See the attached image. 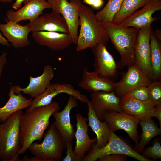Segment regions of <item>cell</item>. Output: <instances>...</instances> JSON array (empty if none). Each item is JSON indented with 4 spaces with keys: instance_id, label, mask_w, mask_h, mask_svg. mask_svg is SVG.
Here are the masks:
<instances>
[{
    "instance_id": "cell-1",
    "label": "cell",
    "mask_w": 161,
    "mask_h": 161,
    "mask_svg": "<svg viewBox=\"0 0 161 161\" xmlns=\"http://www.w3.org/2000/svg\"><path fill=\"white\" fill-rule=\"evenodd\" d=\"M60 108L58 103L53 101L48 105L35 108L30 112L23 114L20 122L21 146L20 155L24 153L35 141H41L45 131L50 124V117Z\"/></svg>"
},
{
    "instance_id": "cell-2",
    "label": "cell",
    "mask_w": 161,
    "mask_h": 161,
    "mask_svg": "<svg viewBox=\"0 0 161 161\" xmlns=\"http://www.w3.org/2000/svg\"><path fill=\"white\" fill-rule=\"evenodd\" d=\"M79 17L80 29L76 44L77 52L91 49L98 44L109 41L105 30L91 8L82 4L80 8Z\"/></svg>"
},
{
    "instance_id": "cell-3",
    "label": "cell",
    "mask_w": 161,
    "mask_h": 161,
    "mask_svg": "<svg viewBox=\"0 0 161 161\" xmlns=\"http://www.w3.org/2000/svg\"><path fill=\"white\" fill-rule=\"evenodd\" d=\"M101 24L120 55V60L118 64V68L123 69L134 64L135 45L139 29L112 23Z\"/></svg>"
},
{
    "instance_id": "cell-4",
    "label": "cell",
    "mask_w": 161,
    "mask_h": 161,
    "mask_svg": "<svg viewBox=\"0 0 161 161\" xmlns=\"http://www.w3.org/2000/svg\"><path fill=\"white\" fill-rule=\"evenodd\" d=\"M23 114L22 110H18L0 123V161H20V122Z\"/></svg>"
},
{
    "instance_id": "cell-5",
    "label": "cell",
    "mask_w": 161,
    "mask_h": 161,
    "mask_svg": "<svg viewBox=\"0 0 161 161\" xmlns=\"http://www.w3.org/2000/svg\"><path fill=\"white\" fill-rule=\"evenodd\" d=\"M66 148L65 140L53 123L44 135L43 142H33L28 149L40 161H59Z\"/></svg>"
},
{
    "instance_id": "cell-6",
    "label": "cell",
    "mask_w": 161,
    "mask_h": 161,
    "mask_svg": "<svg viewBox=\"0 0 161 161\" xmlns=\"http://www.w3.org/2000/svg\"><path fill=\"white\" fill-rule=\"evenodd\" d=\"M87 154L82 159L83 161H95L104 156L113 154H123L140 161H152L140 154L111 131L106 144L99 148L92 144Z\"/></svg>"
},
{
    "instance_id": "cell-7",
    "label": "cell",
    "mask_w": 161,
    "mask_h": 161,
    "mask_svg": "<svg viewBox=\"0 0 161 161\" xmlns=\"http://www.w3.org/2000/svg\"><path fill=\"white\" fill-rule=\"evenodd\" d=\"M51 9L61 15L67 24L72 41L76 44L78 36V30L80 25V8L82 4L81 0H46Z\"/></svg>"
},
{
    "instance_id": "cell-8",
    "label": "cell",
    "mask_w": 161,
    "mask_h": 161,
    "mask_svg": "<svg viewBox=\"0 0 161 161\" xmlns=\"http://www.w3.org/2000/svg\"><path fill=\"white\" fill-rule=\"evenodd\" d=\"M62 93L72 96L77 100L83 103H87L89 100L86 95L75 89L71 84L51 83L42 93L34 98L31 105L24 113L30 112L35 108L48 105L52 101L54 97Z\"/></svg>"
},
{
    "instance_id": "cell-9",
    "label": "cell",
    "mask_w": 161,
    "mask_h": 161,
    "mask_svg": "<svg viewBox=\"0 0 161 161\" xmlns=\"http://www.w3.org/2000/svg\"><path fill=\"white\" fill-rule=\"evenodd\" d=\"M152 30L151 25L138 30L134 48L135 64L149 78L151 71L150 40Z\"/></svg>"
},
{
    "instance_id": "cell-10",
    "label": "cell",
    "mask_w": 161,
    "mask_h": 161,
    "mask_svg": "<svg viewBox=\"0 0 161 161\" xmlns=\"http://www.w3.org/2000/svg\"><path fill=\"white\" fill-rule=\"evenodd\" d=\"M107 42L98 44L91 48L94 55V72L99 76L112 79L118 74V64L106 48Z\"/></svg>"
},
{
    "instance_id": "cell-11",
    "label": "cell",
    "mask_w": 161,
    "mask_h": 161,
    "mask_svg": "<svg viewBox=\"0 0 161 161\" xmlns=\"http://www.w3.org/2000/svg\"><path fill=\"white\" fill-rule=\"evenodd\" d=\"M120 99L114 92L100 91L92 92L89 101L97 117L103 121L107 113L112 112H124L120 107Z\"/></svg>"
},
{
    "instance_id": "cell-12",
    "label": "cell",
    "mask_w": 161,
    "mask_h": 161,
    "mask_svg": "<svg viewBox=\"0 0 161 161\" xmlns=\"http://www.w3.org/2000/svg\"><path fill=\"white\" fill-rule=\"evenodd\" d=\"M104 119L111 131L115 132L119 129H123L136 144L138 143L139 137L137 129L140 120L138 118L124 112H112L106 114Z\"/></svg>"
},
{
    "instance_id": "cell-13",
    "label": "cell",
    "mask_w": 161,
    "mask_h": 161,
    "mask_svg": "<svg viewBox=\"0 0 161 161\" xmlns=\"http://www.w3.org/2000/svg\"><path fill=\"white\" fill-rule=\"evenodd\" d=\"M127 68L121 79L116 83L114 92L119 97H122L139 86H148L152 81L135 64Z\"/></svg>"
},
{
    "instance_id": "cell-14",
    "label": "cell",
    "mask_w": 161,
    "mask_h": 161,
    "mask_svg": "<svg viewBox=\"0 0 161 161\" xmlns=\"http://www.w3.org/2000/svg\"><path fill=\"white\" fill-rule=\"evenodd\" d=\"M161 9V0H150L140 10H137L123 20L119 25L138 29L151 25L160 17H153V14Z\"/></svg>"
},
{
    "instance_id": "cell-15",
    "label": "cell",
    "mask_w": 161,
    "mask_h": 161,
    "mask_svg": "<svg viewBox=\"0 0 161 161\" xmlns=\"http://www.w3.org/2000/svg\"><path fill=\"white\" fill-rule=\"evenodd\" d=\"M27 24L31 32L45 31L69 33L64 18L60 13L53 10L30 21Z\"/></svg>"
},
{
    "instance_id": "cell-16",
    "label": "cell",
    "mask_w": 161,
    "mask_h": 161,
    "mask_svg": "<svg viewBox=\"0 0 161 161\" xmlns=\"http://www.w3.org/2000/svg\"><path fill=\"white\" fill-rule=\"evenodd\" d=\"M54 74L52 67L49 64H47L44 66L41 75L35 77L30 76L29 83L27 87L22 88L18 85L14 86L15 93L18 94L22 92L23 94L28 95L31 98H35L42 93L50 85Z\"/></svg>"
},
{
    "instance_id": "cell-17",
    "label": "cell",
    "mask_w": 161,
    "mask_h": 161,
    "mask_svg": "<svg viewBox=\"0 0 161 161\" xmlns=\"http://www.w3.org/2000/svg\"><path fill=\"white\" fill-rule=\"evenodd\" d=\"M157 106L151 101H140L127 95L120 99V106L123 112L140 120L154 117Z\"/></svg>"
},
{
    "instance_id": "cell-18",
    "label": "cell",
    "mask_w": 161,
    "mask_h": 161,
    "mask_svg": "<svg viewBox=\"0 0 161 161\" xmlns=\"http://www.w3.org/2000/svg\"><path fill=\"white\" fill-rule=\"evenodd\" d=\"M51 8L50 4L46 0H30L17 11L12 9L8 10L5 20L17 23L22 21H32L43 15L44 10Z\"/></svg>"
},
{
    "instance_id": "cell-19",
    "label": "cell",
    "mask_w": 161,
    "mask_h": 161,
    "mask_svg": "<svg viewBox=\"0 0 161 161\" xmlns=\"http://www.w3.org/2000/svg\"><path fill=\"white\" fill-rule=\"evenodd\" d=\"M32 32V37L36 43L53 51L63 50L69 47L72 43L69 33L45 31Z\"/></svg>"
},
{
    "instance_id": "cell-20",
    "label": "cell",
    "mask_w": 161,
    "mask_h": 161,
    "mask_svg": "<svg viewBox=\"0 0 161 161\" xmlns=\"http://www.w3.org/2000/svg\"><path fill=\"white\" fill-rule=\"evenodd\" d=\"M76 131L75 132L76 144L74 150L77 161H81L93 143L97 141L96 137L91 139L88 133V119L80 113L76 115Z\"/></svg>"
},
{
    "instance_id": "cell-21",
    "label": "cell",
    "mask_w": 161,
    "mask_h": 161,
    "mask_svg": "<svg viewBox=\"0 0 161 161\" xmlns=\"http://www.w3.org/2000/svg\"><path fill=\"white\" fill-rule=\"evenodd\" d=\"M78 105L77 100L72 96L70 95L67 103L63 109L60 112H55L52 115L55 119L53 123L65 142L67 141L72 140L75 138V131L71 123L70 113L72 109Z\"/></svg>"
},
{
    "instance_id": "cell-22",
    "label": "cell",
    "mask_w": 161,
    "mask_h": 161,
    "mask_svg": "<svg viewBox=\"0 0 161 161\" xmlns=\"http://www.w3.org/2000/svg\"><path fill=\"white\" fill-rule=\"evenodd\" d=\"M5 24L0 23V31L16 49L24 47L30 44L28 36L31 32L27 25H21L12 21L5 20Z\"/></svg>"
},
{
    "instance_id": "cell-23",
    "label": "cell",
    "mask_w": 161,
    "mask_h": 161,
    "mask_svg": "<svg viewBox=\"0 0 161 161\" xmlns=\"http://www.w3.org/2000/svg\"><path fill=\"white\" fill-rule=\"evenodd\" d=\"M81 88L92 92H114L116 82L112 79L101 77L95 72H89L84 68L81 79L78 83Z\"/></svg>"
},
{
    "instance_id": "cell-24",
    "label": "cell",
    "mask_w": 161,
    "mask_h": 161,
    "mask_svg": "<svg viewBox=\"0 0 161 161\" xmlns=\"http://www.w3.org/2000/svg\"><path fill=\"white\" fill-rule=\"evenodd\" d=\"M8 96L9 98L7 102L4 106L0 107V123L5 122L17 111L28 108L32 100L31 98L27 99L21 92L16 94L12 85L10 86Z\"/></svg>"
},
{
    "instance_id": "cell-25",
    "label": "cell",
    "mask_w": 161,
    "mask_h": 161,
    "mask_svg": "<svg viewBox=\"0 0 161 161\" xmlns=\"http://www.w3.org/2000/svg\"><path fill=\"white\" fill-rule=\"evenodd\" d=\"M86 103L88 108V126L96 134L97 143H94L95 146L100 148L105 145L108 143L111 131L105 121L102 122L98 118L89 100Z\"/></svg>"
},
{
    "instance_id": "cell-26",
    "label": "cell",
    "mask_w": 161,
    "mask_h": 161,
    "mask_svg": "<svg viewBox=\"0 0 161 161\" xmlns=\"http://www.w3.org/2000/svg\"><path fill=\"white\" fill-rule=\"evenodd\" d=\"M160 40L155 36L152 30L150 40L151 71L149 76L151 81L161 79V45Z\"/></svg>"
},
{
    "instance_id": "cell-27",
    "label": "cell",
    "mask_w": 161,
    "mask_h": 161,
    "mask_svg": "<svg viewBox=\"0 0 161 161\" xmlns=\"http://www.w3.org/2000/svg\"><path fill=\"white\" fill-rule=\"evenodd\" d=\"M139 124L141 127L142 133L140 141L136 144L134 149L139 153L144 150L145 146L151 139L160 134L161 128L158 126L151 118L140 120Z\"/></svg>"
},
{
    "instance_id": "cell-28",
    "label": "cell",
    "mask_w": 161,
    "mask_h": 161,
    "mask_svg": "<svg viewBox=\"0 0 161 161\" xmlns=\"http://www.w3.org/2000/svg\"><path fill=\"white\" fill-rule=\"evenodd\" d=\"M150 0H123L120 8L115 15L112 23L119 24Z\"/></svg>"
},
{
    "instance_id": "cell-29",
    "label": "cell",
    "mask_w": 161,
    "mask_h": 161,
    "mask_svg": "<svg viewBox=\"0 0 161 161\" xmlns=\"http://www.w3.org/2000/svg\"><path fill=\"white\" fill-rule=\"evenodd\" d=\"M123 0H109L105 7L96 15L101 23H112L119 10Z\"/></svg>"
},
{
    "instance_id": "cell-30",
    "label": "cell",
    "mask_w": 161,
    "mask_h": 161,
    "mask_svg": "<svg viewBox=\"0 0 161 161\" xmlns=\"http://www.w3.org/2000/svg\"><path fill=\"white\" fill-rule=\"evenodd\" d=\"M148 87L149 100L157 105H161V80L152 81Z\"/></svg>"
},
{
    "instance_id": "cell-31",
    "label": "cell",
    "mask_w": 161,
    "mask_h": 161,
    "mask_svg": "<svg viewBox=\"0 0 161 161\" xmlns=\"http://www.w3.org/2000/svg\"><path fill=\"white\" fill-rule=\"evenodd\" d=\"M144 149L142 154L144 157L148 158H151L153 159H161V146L159 141H155L152 146Z\"/></svg>"
},
{
    "instance_id": "cell-32",
    "label": "cell",
    "mask_w": 161,
    "mask_h": 161,
    "mask_svg": "<svg viewBox=\"0 0 161 161\" xmlns=\"http://www.w3.org/2000/svg\"><path fill=\"white\" fill-rule=\"evenodd\" d=\"M126 95L140 101L150 100L149 99L148 88L147 86H139Z\"/></svg>"
},
{
    "instance_id": "cell-33",
    "label": "cell",
    "mask_w": 161,
    "mask_h": 161,
    "mask_svg": "<svg viewBox=\"0 0 161 161\" xmlns=\"http://www.w3.org/2000/svg\"><path fill=\"white\" fill-rule=\"evenodd\" d=\"M66 156L63 159V161H77L73 149L72 140L66 142Z\"/></svg>"
},
{
    "instance_id": "cell-34",
    "label": "cell",
    "mask_w": 161,
    "mask_h": 161,
    "mask_svg": "<svg viewBox=\"0 0 161 161\" xmlns=\"http://www.w3.org/2000/svg\"><path fill=\"white\" fill-rule=\"evenodd\" d=\"M126 155L123 154H113L104 156L99 158V161H126Z\"/></svg>"
},
{
    "instance_id": "cell-35",
    "label": "cell",
    "mask_w": 161,
    "mask_h": 161,
    "mask_svg": "<svg viewBox=\"0 0 161 161\" xmlns=\"http://www.w3.org/2000/svg\"><path fill=\"white\" fill-rule=\"evenodd\" d=\"M7 62V53L3 52L0 56V85L2 72Z\"/></svg>"
},
{
    "instance_id": "cell-36",
    "label": "cell",
    "mask_w": 161,
    "mask_h": 161,
    "mask_svg": "<svg viewBox=\"0 0 161 161\" xmlns=\"http://www.w3.org/2000/svg\"><path fill=\"white\" fill-rule=\"evenodd\" d=\"M83 2L97 9L100 8L103 4V0H83Z\"/></svg>"
},
{
    "instance_id": "cell-37",
    "label": "cell",
    "mask_w": 161,
    "mask_h": 161,
    "mask_svg": "<svg viewBox=\"0 0 161 161\" xmlns=\"http://www.w3.org/2000/svg\"><path fill=\"white\" fill-rule=\"evenodd\" d=\"M154 117L158 120L160 126L161 127V105H157L156 110Z\"/></svg>"
},
{
    "instance_id": "cell-38",
    "label": "cell",
    "mask_w": 161,
    "mask_h": 161,
    "mask_svg": "<svg viewBox=\"0 0 161 161\" xmlns=\"http://www.w3.org/2000/svg\"><path fill=\"white\" fill-rule=\"evenodd\" d=\"M0 44L3 46L10 47V44L7 39L4 37L2 34L0 32Z\"/></svg>"
},
{
    "instance_id": "cell-39",
    "label": "cell",
    "mask_w": 161,
    "mask_h": 161,
    "mask_svg": "<svg viewBox=\"0 0 161 161\" xmlns=\"http://www.w3.org/2000/svg\"><path fill=\"white\" fill-rule=\"evenodd\" d=\"M25 0H16L12 6V8L17 10L20 7L21 4Z\"/></svg>"
},
{
    "instance_id": "cell-40",
    "label": "cell",
    "mask_w": 161,
    "mask_h": 161,
    "mask_svg": "<svg viewBox=\"0 0 161 161\" xmlns=\"http://www.w3.org/2000/svg\"><path fill=\"white\" fill-rule=\"evenodd\" d=\"M22 160L21 161H40L39 159L34 156L30 158L28 157L27 156H25Z\"/></svg>"
},
{
    "instance_id": "cell-41",
    "label": "cell",
    "mask_w": 161,
    "mask_h": 161,
    "mask_svg": "<svg viewBox=\"0 0 161 161\" xmlns=\"http://www.w3.org/2000/svg\"><path fill=\"white\" fill-rule=\"evenodd\" d=\"M161 30L160 29L156 30L154 33L155 36L159 39L161 40Z\"/></svg>"
},
{
    "instance_id": "cell-42",
    "label": "cell",
    "mask_w": 161,
    "mask_h": 161,
    "mask_svg": "<svg viewBox=\"0 0 161 161\" xmlns=\"http://www.w3.org/2000/svg\"><path fill=\"white\" fill-rule=\"evenodd\" d=\"M12 1V0H0V2L4 3H10Z\"/></svg>"
},
{
    "instance_id": "cell-43",
    "label": "cell",
    "mask_w": 161,
    "mask_h": 161,
    "mask_svg": "<svg viewBox=\"0 0 161 161\" xmlns=\"http://www.w3.org/2000/svg\"><path fill=\"white\" fill-rule=\"evenodd\" d=\"M30 0H25L24 1V2H23V3L25 4H26V3H27V2L29 1H30Z\"/></svg>"
},
{
    "instance_id": "cell-44",
    "label": "cell",
    "mask_w": 161,
    "mask_h": 161,
    "mask_svg": "<svg viewBox=\"0 0 161 161\" xmlns=\"http://www.w3.org/2000/svg\"><path fill=\"white\" fill-rule=\"evenodd\" d=\"M67 0L69 1L70 0Z\"/></svg>"
},
{
    "instance_id": "cell-45",
    "label": "cell",
    "mask_w": 161,
    "mask_h": 161,
    "mask_svg": "<svg viewBox=\"0 0 161 161\" xmlns=\"http://www.w3.org/2000/svg\"></svg>"
}]
</instances>
